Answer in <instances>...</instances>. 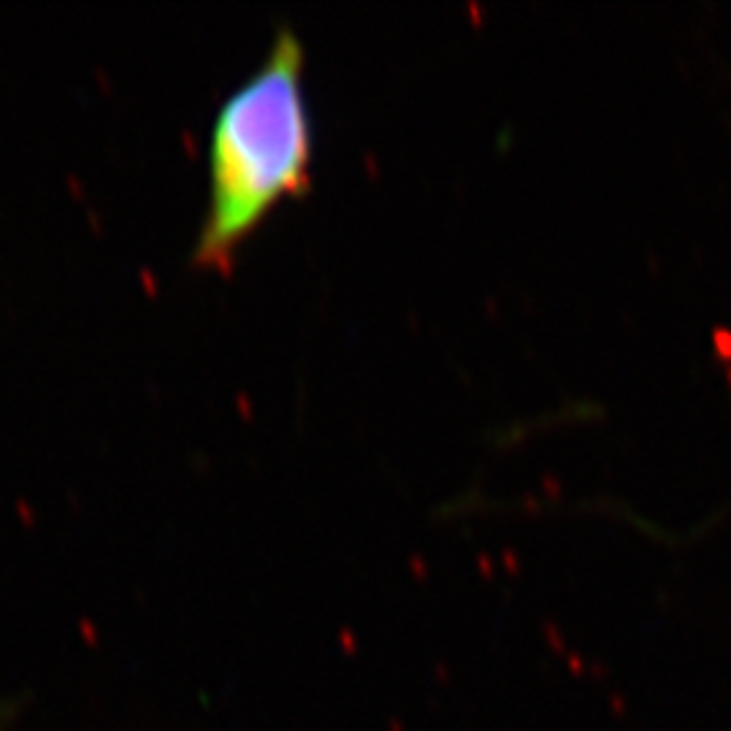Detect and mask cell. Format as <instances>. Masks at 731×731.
<instances>
[{"instance_id":"1","label":"cell","mask_w":731,"mask_h":731,"mask_svg":"<svg viewBox=\"0 0 731 731\" xmlns=\"http://www.w3.org/2000/svg\"><path fill=\"white\" fill-rule=\"evenodd\" d=\"M306 52L282 25L261 65L220 103L209 136L206 211L192 261L225 265L282 198L312 176V114L303 87Z\"/></svg>"}]
</instances>
